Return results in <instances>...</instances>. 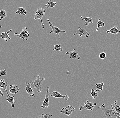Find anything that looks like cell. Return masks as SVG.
Listing matches in <instances>:
<instances>
[{"label":"cell","instance_id":"obj_1","mask_svg":"<svg viewBox=\"0 0 120 118\" xmlns=\"http://www.w3.org/2000/svg\"><path fill=\"white\" fill-rule=\"evenodd\" d=\"M45 80L44 77L41 78L39 76H37L36 79L30 83L33 88L37 89V92L40 93L42 91V86L43 81Z\"/></svg>","mask_w":120,"mask_h":118},{"label":"cell","instance_id":"obj_2","mask_svg":"<svg viewBox=\"0 0 120 118\" xmlns=\"http://www.w3.org/2000/svg\"><path fill=\"white\" fill-rule=\"evenodd\" d=\"M46 11L45 9H43L42 8L40 7L38 8L37 11L35 13V16H34V20H37V19H40L41 21L42 27L43 29L45 28L44 24L42 21L43 17L45 15V12Z\"/></svg>","mask_w":120,"mask_h":118},{"label":"cell","instance_id":"obj_3","mask_svg":"<svg viewBox=\"0 0 120 118\" xmlns=\"http://www.w3.org/2000/svg\"><path fill=\"white\" fill-rule=\"evenodd\" d=\"M98 108H101L102 111L103 116L104 118H111L112 116H115L114 111L112 110H111L106 109L104 104H103L101 106Z\"/></svg>","mask_w":120,"mask_h":118},{"label":"cell","instance_id":"obj_4","mask_svg":"<svg viewBox=\"0 0 120 118\" xmlns=\"http://www.w3.org/2000/svg\"><path fill=\"white\" fill-rule=\"evenodd\" d=\"M27 27H22V31L18 34L17 33H15V36L17 37H19L23 39V42L24 40H27L30 36V34L27 31Z\"/></svg>","mask_w":120,"mask_h":118},{"label":"cell","instance_id":"obj_5","mask_svg":"<svg viewBox=\"0 0 120 118\" xmlns=\"http://www.w3.org/2000/svg\"><path fill=\"white\" fill-rule=\"evenodd\" d=\"M48 22H49V26L52 28V30L51 31H49V33L50 34L52 33H55L57 35H58V38L60 39V36L59 35V34L61 33H66V31L64 30H62L59 28L58 27H57V26H55L52 25V23L50 22V21L49 19L47 20Z\"/></svg>","mask_w":120,"mask_h":118},{"label":"cell","instance_id":"obj_6","mask_svg":"<svg viewBox=\"0 0 120 118\" xmlns=\"http://www.w3.org/2000/svg\"><path fill=\"white\" fill-rule=\"evenodd\" d=\"M50 88L49 86H47L45 88L46 89V92L45 96V100L43 101L42 106H41V108L43 109L48 108L49 106V91Z\"/></svg>","mask_w":120,"mask_h":118},{"label":"cell","instance_id":"obj_7","mask_svg":"<svg viewBox=\"0 0 120 118\" xmlns=\"http://www.w3.org/2000/svg\"><path fill=\"white\" fill-rule=\"evenodd\" d=\"M75 108L73 106H68L67 107H63L60 111V112L63 113L67 116H69L73 112L75 111Z\"/></svg>","mask_w":120,"mask_h":118},{"label":"cell","instance_id":"obj_8","mask_svg":"<svg viewBox=\"0 0 120 118\" xmlns=\"http://www.w3.org/2000/svg\"><path fill=\"white\" fill-rule=\"evenodd\" d=\"M76 35H79L81 37H85L86 38H88L90 36V34L85 29H82L79 27H78L76 32L73 34V36Z\"/></svg>","mask_w":120,"mask_h":118},{"label":"cell","instance_id":"obj_9","mask_svg":"<svg viewBox=\"0 0 120 118\" xmlns=\"http://www.w3.org/2000/svg\"><path fill=\"white\" fill-rule=\"evenodd\" d=\"M94 107V103L90 102L89 101L87 100L86 103H85L84 105H82L81 107H79L80 111H82V110L86 109L90 110L91 111L93 110V108Z\"/></svg>","mask_w":120,"mask_h":118},{"label":"cell","instance_id":"obj_10","mask_svg":"<svg viewBox=\"0 0 120 118\" xmlns=\"http://www.w3.org/2000/svg\"><path fill=\"white\" fill-rule=\"evenodd\" d=\"M20 90V88L18 86L14 84H10L9 87V92L11 95V96H14V95L16 94Z\"/></svg>","mask_w":120,"mask_h":118},{"label":"cell","instance_id":"obj_11","mask_svg":"<svg viewBox=\"0 0 120 118\" xmlns=\"http://www.w3.org/2000/svg\"><path fill=\"white\" fill-rule=\"evenodd\" d=\"M4 89V91H3V92H6L7 94V97L6 98V100L7 101H8V102L11 104L12 107L14 108L15 107V103L16 102V101H15V102L14 101L15 96H10V95L8 91L7 88Z\"/></svg>","mask_w":120,"mask_h":118},{"label":"cell","instance_id":"obj_12","mask_svg":"<svg viewBox=\"0 0 120 118\" xmlns=\"http://www.w3.org/2000/svg\"><path fill=\"white\" fill-rule=\"evenodd\" d=\"M66 54L69 55L71 59H78L79 60L81 59V57L79 56L78 52L75 51V49H74L73 51L70 52H67L66 53Z\"/></svg>","mask_w":120,"mask_h":118},{"label":"cell","instance_id":"obj_13","mask_svg":"<svg viewBox=\"0 0 120 118\" xmlns=\"http://www.w3.org/2000/svg\"><path fill=\"white\" fill-rule=\"evenodd\" d=\"M50 96L52 97L56 98H63L65 100L67 101L69 98V96L67 95L64 96L60 94L59 92L56 91H53L51 93L50 95Z\"/></svg>","mask_w":120,"mask_h":118},{"label":"cell","instance_id":"obj_14","mask_svg":"<svg viewBox=\"0 0 120 118\" xmlns=\"http://www.w3.org/2000/svg\"><path fill=\"white\" fill-rule=\"evenodd\" d=\"M25 90L27 93L31 97H36L35 94H34L33 91V88L30 85V83L28 82H26L25 83Z\"/></svg>","mask_w":120,"mask_h":118},{"label":"cell","instance_id":"obj_15","mask_svg":"<svg viewBox=\"0 0 120 118\" xmlns=\"http://www.w3.org/2000/svg\"><path fill=\"white\" fill-rule=\"evenodd\" d=\"M12 29H10V30L8 31L7 32H3L1 33V34H0V38H1L3 39L8 41V40H10L11 37L9 36L10 33L12 31Z\"/></svg>","mask_w":120,"mask_h":118},{"label":"cell","instance_id":"obj_16","mask_svg":"<svg viewBox=\"0 0 120 118\" xmlns=\"http://www.w3.org/2000/svg\"><path fill=\"white\" fill-rule=\"evenodd\" d=\"M107 33H111L113 34H116L120 33V30L118 26L115 25L110 30H107L106 31Z\"/></svg>","mask_w":120,"mask_h":118},{"label":"cell","instance_id":"obj_17","mask_svg":"<svg viewBox=\"0 0 120 118\" xmlns=\"http://www.w3.org/2000/svg\"><path fill=\"white\" fill-rule=\"evenodd\" d=\"M80 18L82 20L84 21L85 23H84V24L86 26H88L90 23H93V21L91 17L84 18L82 17V16H80Z\"/></svg>","mask_w":120,"mask_h":118},{"label":"cell","instance_id":"obj_18","mask_svg":"<svg viewBox=\"0 0 120 118\" xmlns=\"http://www.w3.org/2000/svg\"><path fill=\"white\" fill-rule=\"evenodd\" d=\"M15 14H19V15H25L27 14V11L24 8L21 7L18 8V10L15 12Z\"/></svg>","mask_w":120,"mask_h":118},{"label":"cell","instance_id":"obj_19","mask_svg":"<svg viewBox=\"0 0 120 118\" xmlns=\"http://www.w3.org/2000/svg\"><path fill=\"white\" fill-rule=\"evenodd\" d=\"M8 83L5 82L4 79H1L0 80V88H6L8 86Z\"/></svg>","mask_w":120,"mask_h":118},{"label":"cell","instance_id":"obj_20","mask_svg":"<svg viewBox=\"0 0 120 118\" xmlns=\"http://www.w3.org/2000/svg\"><path fill=\"white\" fill-rule=\"evenodd\" d=\"M104 85V83H97L95 85L96 86V92H99L100 91H103V87Z\"/></svg>","mask_w":120,"mask_h":118},{"label":"cell","instance_id":"obj_21","mask_svg":"<svg viewBox=\"0 0 120 118\" xmlns=\"http://www.w3.org/2000/svg\"><path fill=\"white\" fill-rule=\"evenodd\" d=\"M53 51L54 52H62L63 51V49L61 48V45L56 44L54 46Z\"/></svg>","mask_w":120,"mask_h":118},{"label":"cell","instance_id":"obj_22","mask_svg":"<svg viewBox=\"0 0 120 118\" xmlns=\"http://www.w3.org/2000/svg\"><path fill=\"white\" fill-rule=\"evenodd\" d=\"M56 4L57 3L52 2L51 0H49V1L48 4L45 5V6L47 8H54Z\"/></svg>","mask_w":120,"mask_h":118},{"label":"cell","instance_id":"obj_23","mask_svg":"<svg viewBox=\"0 0 120 118\" xmlns=\"http://www.w3.org/2000/svg\"><path fill=\"white\" fill-rule=\"evenodd\" d=\"M97 28L96 29V32L98 31V30L100 27H103L105 25V23L103 22L100 19H98V21L97 23Z\"/></svg>","mask_w":120,"mask_h":118},{"label":"cell","instance_id":"obj_24","mask_svg":"<svg viewBox=\"0 0 120 118\" xmlns=\"http://www.w3.org/2000/svg\"><path fill=\"white\" fill-rule=\"evenodd\" d=\"M7 17V13L4 10H0V21Z\"/></svg>","mask_w":120,"mask_h":118},{"label":"cell","instance_id":"obj_25","mask_svg":"<svg viewBox=\"0 0 120 118\" xmlns=\"http://www.w3.org/2000/svg\"><path fill=\"white\" fill-rule=\"evenodd\" d=\"M117 101H114L115 106L114 107L116 111L115 112L118 115L120 114V106L119 105L117 104Z\"/></svg>","mask_w":120,"mask_h":118},{"label":"cell","instance_id":"obj_26","mask_svg":"<svg viewBox=\"0 0 120 118\" xmlns=\"http://www.w3.org/2000/svg\"><path fill=\"white\" fill-rule=\"evenodd\" d=\"M98 93L96 92L94 89H91L90 95L93 99H95L96 98L98 97Z\"/></svg>","mask_w":120,"mask_h":118},{"label":"cell","instance_id":"obj_27","mask_svg":"<svg viewBox=\"0 0 120 118\" xmlns=\"http://www.w3.org/2000/svg\"><path fill=\"white\" fill-rule=\"evenodd\" d=\"M52 115H50L49 114H42L41 115L38 116L39 118H51L52 117Z\"/></svg>","mask_w":120,"mask_h":118},{"label":"cell","instance_id":"obj_28","mask_svg":"<svg viewBox=\"0 0 120 118\" xmlns=\"http://www.w3.org/2000/svg\"><path fill=\"white\" fill-rule=\"evenodd\" d=\"M7 75L6 69L0 70V76H6Z\"/></svg>","mask_w":120,"mask_h":118},{"label":"cell","instance_id":"obj_29","mask_svg":"<svg viewBox=\"0 0 120 118\" xmlns=\"http://www.w3.org/2000/svg\"><path fill=\"white\" fill-rule=\"evenodd\" d=\"M99 57L101 59H105L106 57V54L105 52H102L100 54Z\"/></svg>","mask_w":120,"mask_h":118},{"label":"cell","instance_id":"obj_30","mask_svg":"<svg viewBox=\"0 0 120 118\" xmlns=\"http://www.w3.org/2000/svg\"><path fill=\"white\" fill-rule=\"evenodd\" d=\"M111 107L112 110L114 111L115 114V116H116V118H120V116H119L116 113V112H115V111L114 110V108H113V105H112H112H111Z\"/></svg>","mask_w":120,"mask_h":118},{"label":"cell","instance_id":"obj_31","mask_svg":"<svg viewBox=\"0 0 120 118\" xmlns=\"http://www.w3.org/2000/svg\"><path fill=\"white\" fill-rule=\"evenodd\" d=\"M3 91H2L0 89V95H1V96H4L3 94Z\"/></svg>","mask_w":120,"mask_h":118},{"label":"cell","instance_id":"obj_32","mask_svg":"<svg viewBox=\"0 0 120 118\" xmlns=\"http://www.w3.org/2000/svg\"><path fill=\"white\" fill-rule=\"evenodd\" d=\"M94 106H96L97 103H94Z\"/></svg>","mask_w":120,"mask_h":118},{"label":"cell","instance_id":"obj_33","mask_svg":"<svg viewBox=\"0 0 120 118\" xmlns=\"http://www.w3.org/2000/svg\"><path fill=\"white\" fill-rule=\"evenodd\" d=\"M1 27H2V26H1V25H0V28H1Z\"/></svg>","mask_w":120,"mask_h":118}]
</instances>
